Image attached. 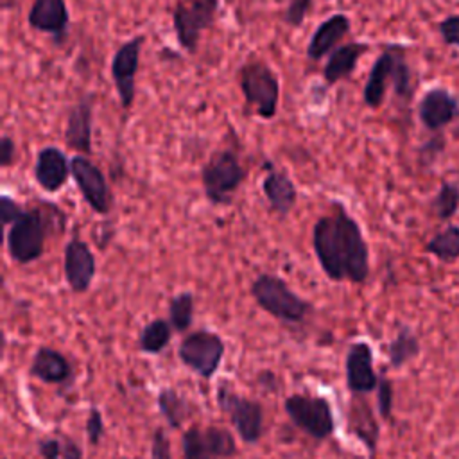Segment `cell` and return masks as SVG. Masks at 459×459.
<instances>
[{
	"mask_svg": "<svg viewBox=\"0 0 459 459\" xmlns=\"http://www.w3.org/2000/svg\"><path fill=\"white\" fill-rule=\"evenodd\" d=\"M172 325L169 319L163 317H156L151 319L138 335V350L147 353V355H158L161 353L170 339H172Z\"/></svg>",
	"mask_w": 459,
	"mask_h": 459,
	"instance_id": "obj_25",
	"label": "cell"
},
{
	"mask_svg": "<svg viewBox=\"0 0 459 459\" xmlns=\"http://www.w3.org/2000/svg\"><path fill=\"white\" fill-rule=\"evenodd\" d=\"M194 294L181 290L169 299V321L174 332H186L194 321Z\"/></svg>",
	"mask_w": 459,
	"mask_h": 459,
	"instance_id": "obj_28",
	"label": "cell"
},
{
	"mask_svg": "<svg viewBox=\"0 0 459 459\" xmlns=\"http://www.w3.org/2000/svg\"><path fill=\"white\" fill-rule=\"evenodd\" d=\"M156 405L170 429H179L188 416V400L174 387H161L158 391Z\"/></svg>",
	"mask_w": 459,
	"mask_h": 459,
	"instance_id": "obj_26",
	"label": "cell"
},
{
	"mask_svg": "<svg viewBox=\"0 0 459 459\" xmlns=\"http://www.w3.org/2000/svg\"><path fill=\"white\" fill-rule=\"evenodd\" d=\"M256 305L285 325H301L312 312L314 305L296 294L289 283L273 273L258 274L249 287Z\"/></svg>",
	"mask_w": 459,
	"mask_h": 459,
	"instance_id": "obj_4",
	"label": "cell"
},
{
	"mask_svg": "<svg viewBox=\"0 0 459 459\" xmlns=\"http://www.w3.org/2000/svg\"><path fill=\"white\" fill-rule=\"evenodd\" d=\"M389 86H393L394 95L402 102H411L416 88L412 70L405 57V48L394 43L387 45L375 59L362 91L364 104L373 109L380 108Z\"/></svg>",
	"mask_w": 459,
	"mask_h": 459,
	"instance_id": "obj_3",
	"label": "cell"
},
{
	"mask_svg": "<svg viewBox=\"0 0 459 459\" xmlns=\"http://www.w3.org/2000/svg\"><path fill=\"white\" fill-rule=\"evenodd\" d=\"M14 151H16V145L13 142L11 136L4 134L0 138V167L2 169H7L13 165L14 161Z\"/></svg>",
	"mask_w": 459,
	"mask_h": 459,
	"instance_id": "obj_39",
	"label": "cell"
},
{
	"mask_svg": "<svg viewBox=\"0 0 459 459\" xmlns=\"http://www.w3.org/2000/svg\"><path fill=\"white\" fill-rule=\"evenodd\" d=\"M246 169L231 149L215 151L201 169L204 197L213 206H226L246 181Z\"/></svg>",
	"mask_w": 459,
	"mask_h": 459,
	"instance_id": "obj_5",
	"label": "cell"
},
{
	"mask_svg": "<svg viewBox=\"0 0 459 459\" xmlns=\"http://www.w3.org/2000/svg\"><path fill=\"white\" fill-rule=\"evenodd\" d=\"M23 212L25 208L16 199H13L7 194L0 195V221L4 226H11L14 221L22 217Z\"/></svg>",
	"mask_w": 459,
	"mask_h": 459,
	"instance_id": "obj_34",
	"label": "cell"
},
{
	"mask_svg": "<svg viewBox=\"0 0 459 459\" xmlns=\"http://www.w3.org/2000/svg\"><path fill=\"white\" fill-rule=\"evenodd\" d=\"M215 398L221 411L230 418L238 437L247 445L258 443L264 432L262 403L238 394L226 382H221L217 385Z\"/></svg>",
	"mask_w": 459,
	"mask_h": 459,
	"instance_id": "obj_9",
	"label": "cell"
},
{
	"mask_svg": "<svg viewBox=\"0 0 459 459\" xmlns=\"http://www.w3.org/2000/svg\"><path fill=\"white\" fill-rule=\"evenodd\" d=\"M312 247L323 273L332 281L364 283L369 276V247L360 224L341 203L312 226Z\"/></svg>",
	"mask_w": 459,
	"mask_h": 459,
	"instance_id": "obj_1",
	"label": "cell"
},
{
	"mask_svg": "<svg viewBox=\"0 0 459 459\" xmlns=\"http://www.w3.org/2000/svg\"><path fill=\"white\" fill-rule=\"evenodd\" d=\"M443 149H445V138H443L441 134H437V136H434L432 140H429L427 143H423V147H421V151H420L421 160H423L425 163H432V161H436V158L443 152Z\"/></svg>",
	"mask_w": 459,
	"mask_h": 459,
	"instance_id": "obj_38",
	"label": "cell"
},
{
	"mask_svg": "<svg viewBox=\"0 0 459 459\" xmlns=\"http://www.w3.org/2000/svg\"><path fill=\"white\" fill-rule=\"evenodd\" d=\"M420 351H421L420 339L416 337L412 328L407 325H398L394 337L387 344L389 366L398 369V368L405 366L407 362L414 360L420 355Z\"/></svg>",
	"mask_w": 459,
	"mask_h": 459,
	"instance_id": "obj_24",
	"label": "cell"
},
{
	"mask_svg": "<svg viewBox=\"0 0 459 459\" xmlns=\"http://www.w3.org/2000/svg\"><path fill=\"white\" fill-rule=\"evenodd\" d=\"M310 5H312V0H287L285 22L290 27H299L305 22Z\"/></svg>",
	"mask_w": 459,
	"mask_h": 459,
	"instance_id": "obj_35",
	"label": "cell"
},
{
	"mask_svg": "<svg viewBox=\"0 0 459 459\" xmlns=\"http://www.w3.org/2000/svg\"><path fill=\"white\" fill-rule=\"evenodd\" d=\"M151 459H172L170 441L163 429H156L151 439Z\"/></svg>",
	"mask_w": 459,
	"mask_h": 459,
	"instance_id": "obj_36",
	"label": "cell"
},
{
	"mask_svg": "<svg viewBox=\"0 0 459 459\" xmlns=\"http://www.w3.org/2000/svg\"><path fill=\"white\" fill-rule=\"evenodd\" d=\"M437 32L448 47L459 48V14H448L437 23Z\"/></svg>",
	"mask_w": 459,
	"mask_h": 459,
	"instance_id": "obj_33",
	"label": "cell"
},
{
	"mask_svg": "<svg viewBox=\"0 0 459 459\" xmlns=\"http://www.w3.org/2000/svg\"><path fill=\"white\" fill-rule=\"evenodd\" d=\"M348 429L350 432L368 448L373 455L378 443V423L373 416L371 407L366 402H351L348 409Z\"/></svg>",
	"mask_w": 459,
	"mask_h": 459,
	"instance_id": "obj_23",
	"label": "cell"
},
{
	"mask_svg": "<svg viewBox=\"0 0 459 459\" xmlns=\"http://www.w3.org/2000/svg\"><path fill=\"white\" fill-rule=\"evenodd\" d=\"M84 429H86V437L90 445L97 446L104 436V416L99 407H90Z\"/></svg>",
	"mask_w": 459,
	"mask_h": 459,
	"instance_id": "obj_32",
	"label": "cell"
},
{
	"mask_svg": "<svg viewBox=\"0 0 459 459\" xmlns=\"http://www.w3.org/2000/svg\"><path fill=\"white\" fill-rule=\"evenodd\" d=\"M63 439V459H84L82 448L77 441L68 436H61Z\"/></svg>",
	"mask_w": 459,
	"mask_h": 459,
	"instance_id": "obj_40",
	"label": "cell"
},
{
	"mask_svg": "<svg viewBox=\"0 0 459 459\" xmlns=\"http://www.w3.org/2000/svg\"><path fill=\"white\" fill-rule=\"evenodd\" d=\"M66 226L65 212L52 204L41 203L32 208H25L22 217L14 221L5 237L7 253L16 264H30L43 256L45 242L52 230Z\"/></svg>",
	"mask_w": 459,
	"mask_h": 459,
	"instance_id": "obj_2",
	"label": "cell"
},
{
	"mask_svg": "<svg viewBox=\"0 0 459 459\" xmlns=\"http://www.w3.org/2000/svg\"><path fill=\"white\" fill-rule=\"evenodd\" d=\"M346 387L353 394H366L377 389L378 375L373 368V350L366 341L350 344L344 357Z\"/></svg>",
	"mask_w": 459,
	"mask_h": 459,
	"instance_id": "obj_15",
	"label": "cell"
},
{
	"mask_svg": "<svg viewBox=\"0 0 459 459\" xmlns=\"http://www.w3.org/2000/svg\"><path fill=\"white\" fill-rule=\"evenodd\" d=\"M267 174L262 181V192L274 213L287 217L298 201V188L285 170L274 169L267 163Z\"/></svg>",
	"mask_w": 459,
	"mask_h": 459,
	"instance_id": "obj_19",
	"label": "cell"
},
{
	"mask_svg": "<svg viewBox=\"0 0 459 459\" xmlns=\"http://www.w3.org/2000/svg\"><path fill=\"white\" fill-rule=\"evenodd\" d=\"M29 375L45 384H66L72 378V364L56 348L39 346L30 360Z\"/></svg>",
	"mask_w": 459,
	"mask_h": 459,
	"instance_id": "obj_20",
	"label": "cell"
},
{
	"mask_svg": "<svg viewBox=\"0 0 459 459\" xmlns=\"http://www.w3.org/2000/svg\"><path fill=\"white\" fill-rule=\"evenodd\" d=\"M91 124H93V97L86 95L74 104L66 115L65 143L79 154H91Z\"/></svg>",
	"mask_w": 459,
	"mask_h": 459,
	"instance_id": "obj_18",
	"label": "cell"
},
{
	"mask_svg": "<svg viewBox=\"0 0 459 459\" xmlns=\"http://www.w3.org/2000/svg\"><path fill=\"white\" fill-rule=\"evenodd\" d=\"M425 251L445 264L459 260V226L448 224L443 231H437L425 244Z\"/></svg>",
	"mask_w": 459,
	"mask_h": 459,
	"instance_id": "obj_27",
	"label": "cell"
},
{
	"mask_svg": "<svg viewBox=\"0 0 459 459\" xmlns=\"http://www.w3.org/2000/svg\"><path fill=\"white\" fill-rule=\"evenodd\" d=\"M70 174V160L61 149L47 145L38 151L34 163V179L39 185V188H43L48 194L59 192L66 185Z\"/></svg>",
	"mask_w": 459,
	"mask_h": 459,
	"instance_id": "obj_16",
	"label": "cell"
},
{
	"mask_svg": "<svg viewBox=\"0 0 459 459\" xmlns=\"http://www.w3.org/2000/svg\"><path fill=\"white\" fill-rule=\"evenodd\" d=\"M183 459H221L210 446L204 430L199 427H190L183 437Z\"/></svg>",
	"mask_w": 459,
	"mask_h": 459,
	"instance_id": "obj_29",
	"label": "cell"
},
{
	"mask_svg": "<svg viewBox=\"0 0 459 459\" xmlns=\"http://www.w3.org/2000/svg\"><path fill=\"white\" fill-rule=\"evenodd\" d=\"M283 409L294 427L316 441L328 439L335 430L332 405L325 396L292 393L283 400Z\"/></svg>",
	"mask_w": 459,
	"mask_h": 459,
	"instance_id": "obj_7",
	"label": "cell"
},
{
	"mask_svg": "<svg viewBox=\"0 0 459 459\" xmlns=\"http://www.w3.org/2000/svg\"><path fill=\"white\" fill-rule=\"evenodd\" d=\"M224 351L226 346L222 337L210 330L190 332L181 339L178 346V357L181 364L204 380L215 375L222 362Z\"/></svg>",
	"mask_w": 459,
	"mask_h": 459,
	"instance_id": "obj_10",
	"label": "cell"
},
{
	"mask_svg": "<svg viewBox=\"0 0 459 459\" xmlns=\"http://www.w3.org/2000/svg\"><path fill=\"white\" fill-rule=\"evenodd\" d=\"M393 384L385 375H378V385H377V409L382 420H391L393 414Z\"/></svg>",
	"mask_w": 459,
	"mask_h": 459,
	"instance_id": "obj_31",
	"label": "cell"
},
{
	"mask_svg": "<svg viewBox=\"0 0 459 459\" xmlns=\"http://www.w3.org/2000/svg\"><path fill=\"white\" fill-rule=\"evenodd\" d=\"M41 459H63V439L61 437H41L36 443Z\"/></svg>",
	"mask_w": 459,
	"mask_h": 459,
	"instance_id": "obj_37",
	"label": "cell"
},
{
	"mask_svg": "<svg viewBox=\"0 0 459 459\" xmlns=\"http://www.w3.org/2000/svg\"><path fill=\"white\" fill-rule=\"evenodd\" d=\"M350 27H351L350 18L342 13H335L325 22H321L308 39V45H307L308 59L312 61L323 59L350 32Z\"/></svg>",
	"mask_w": 459,
	"mask_h": 459,
	"instance_id": "obj_21",
	"label": "cell"
},
{
	"mask_svg": "<svg viewBox=\"0 0 459 459\" xmlns=\"http://www.w3.org/2000/svg\"><path fill=\"white\" fill-rule=\"evenodd\" d=\"M27 23L45 34H50L56 43H63L70 25V14L65 0H34Z\"/></svg>",
	"mask_w": 459,
	"mask_h": 459,
	"instance_id": "obj_17",
	"label": "cell"
},
{
	"mask_svg": "<svg viewBox=\"0 0 459 459\" xmlns=\"http://www.w3.org/2000/svg\"><path fill=\"white\" fill-rule=\"evenodd\" d=\"M368 52V45L360 41H350L346 45H341L330 52V57L326 59V65L323 68V77L326 84L333 86L342 79H348L362 54Z\"/></svg>",
	"mask_w": 459,
	"mask_h": 459,
	"instance_id": "obj_22",
	"label": "cell"
},
{
	"mask_svg": "<svg viewBox=\"0 0 459 459\" xmlns=\"http://www.w3.org/2000/svg\"><path fill=\"white\" fill-rule=\"evenodd\" d=\"M238 84L246 104L251 106L260 118L271 120L276 117L280 81L267 63L260 59L244 63L238 70Z\"/></svg>",
	"mask_w": 459,
	"mask_h": 459,
	"instance_id": "obj_6",
	"label": "cell"
},
{
	"mask_svg": "<svg viewBox=\"0 0 459 459\" xmlns=\"http://www.w3.org/2000/svg\"><path fill=\"white\" fill-rule=\"evenodd\" d=\"M70 167L72 178L88 206L99 215H108L113 206V197L100 167L84 154L74 156L70 160Z\"/></svg>",
	"mask_w": 459,
	"mask_h": 459,
	"instance_id": "obj_11",
	"label": "cell"
},
{
	"mask_svg": "<svg viewBox=\"0 0 459 459\" xmlns=\"http://www.w3.org/2000/svg\"><path fill=\"white\" fill-rule=\"evenodd\" d=\"M2 459H7V457H2Z\"/></svg>",
	"mask_w": 459,
	"mask_h": 459,
	"instance_id": "obj_42",
	"label": "cell"
},
{
	"mask_svg": "<svg viewBox=\"0 0 459 459\" xmlns=\"http://www.w3.org/2000/svg\"><path fill=\"white\" fill-rule=\"evenodd\" d=\"M219 0H176L172 5V29L183 50L195 54L201 36L215 23Z\"/></svg>",
	"mask_w": 459,
	"mask_h": 459,
	"instance_id": "obj_8",
	"label": "cell"
},
{
	"mask_svg": "<svg viewBox=\"0 0 459 459\" xmlns=\"http://www.w3.org/2000/svg\"><path fill=\"white\" fill-rule=\"evenodd\" d=\"M256 382H258L260 385H264L265 389H269V391L278 389V378H276V375H274L273 371H267V369H265V371H260Z\"/></svg>",
	"mask_w": 459,
	"mask_h": 459,
	"instance_id": "obj_41",
	"label": "cell"
},
{
	"mask_svg": "<svg viewBox=\"0 0 459 459\" xmlns=\"http://www.w3.org/2000/svg\"><path fill=\"white\" fill-rule=\"evenodd\" d=\"M145 43V36H134L124 41L111 59V79L124 109H131L136 93V72L140 66V52Z\"/></svg>",
	"mask_w": 459,
	"mask_h": 459,
	"instance_id": "obj_12",
	"label": "cell"
},
{
	"mask_svg": "<svg viewBox=\"0 0 459 459\" xmlns=\"http://www.w3.org/2000/svg\"><path fill=\"white\" fill-rule=\"evenodd\" d=\"M432 208L439 221L452 219L459 210V185L443 181L432 199Z\"/></svg>",
	"mask_w": 459,
	"mask_h": 459,
	"instance_id": "obj_30",
	"label": "cell"
},
{
	"mask_svg": "<svg viewBox=\"0 0 459 459\" xmlns=\"http://www.w3.org/2000/svg\"><path fill=\"white\" fill-rule=\"evenodd\" d=\"M418 118L425 129L439 133L459 118V97L441 86L427 90L418 102Z\"/></svg>",
	"mask_w": 459,
	"mask_h": 459,
	"instance_id": "obj_14",
	"label": "cell"
},
{
	"mask_svg": "<svg viewBox=\"0 0 459 459\" xmlns=\"http://www.w3.org/2000/svg\"><path fill=\"white\" fill-rule=\"evenodd\" d=\"M65 280L74 294H84L91 287L97 273V262L91 247L82 238H70L63 256Z\"/></svg>",
	"mask_w": 459,
	"mask_h": 459,
	"instance_id": "obj_13",
	"label": "cell"
}]
</instances>
